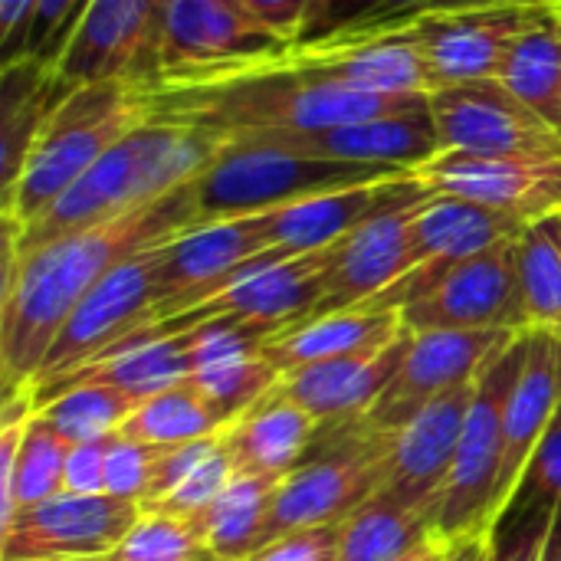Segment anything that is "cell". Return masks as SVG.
<instances>
[{
    "mask_svg": "<svg viewBox=\"0 0 561 561\" xmlns=\"http://www.w3.org/2000/svg\"><path fill=\"white\" fill-rule=\"evenodd\" d=\"M201 224L197 178L112 220L62 233L43 247L3 250L0 375L7 398L30 388L72 309L128 256Z\"/></svg>",
    "mask_w": 561,
    "mask_h": 561,
    "instance_id": "1",
    "label": "cell"
},
{
    "mask_svg": "<svg viewBox=\"0 0 561 561\" xmlns=\"http://www.w3.org/2000/svg\"><path fill=\"white\" fill-rule=\"evenodd\" d=\"M154 118L184 122L217 138L312 131L345 122H365L427 105V95H368L306 72L286 56L270 66L237 72L230 79L151 92Z\"/></svg>",
    "mask_w": 561,
    "mask_h": 561,
    "instance_id": "2",
    "label": "cell"
},
{
    "mask_svg": "<svg viewBox=\"0 0 561 561\" xmlns=\"http://www.w3.org/2000/svg\"><path fill=\"white\" fill-rule=\"evenodd\" d=\"M220 141L224 138L204 128L151 115L145 125L115 141L46 214H39L23 230H3V250L23 253L62 233L151 204L201 178Z\"/></svg>",
    "mask_w": 561,
    "mask_h": 561,
    "instance_id": "3",
    "label": "cell"
},
{
    "mask_svg": "<svg viewBox=\"0 0 561 561\" xmlns=\"http://www.w3.org/2000/svg\"><path fill=\"white\" fill-rule=\"evenodd\" d=\"M154 115L151 92L131 79L76 85L30 148L3 191V230H23L46 214L115 141Z\"/></svg>",
    "mask_w": 561,
    "mask_h": 561,
    "instance_id": "4",
    "label": "cell"
},
{
    "mask_svg": "<svg viewBox=\"0 0 561 561\" xmlns=\"http://www.w3.org/2000/svg\"><path fill=\"white\" fill-rule=\"evenodd\" d=\"M296 43L256 20L240 0H164L145 89H194L279 62Z\"/></svg>",
    "mask_w": 561,
    "mask_h": 561,
    "instance_id": "5",
    "label": "cell"
},
{
    "mask_svg": "<svg viewBox=\"0 0 561 561\" xmlns=\"http://www.w3.org/2000/svg\"><path fill=\"white\" fill-rule=\"evenodd\" d=\"M394 174L411 171L306 158L260 138H224L214 161L197 178V214L201 224L260 214L312 194L381 181Z\"/></svg>",
    "mask_w": 561,
    "mask_h": 561,
    "instance_id": "6",
    "label": "cell"
},
{
    "mask_svg": "<svg viewBox=\"0 0 561 561\" xmlns=\"http://www.w3.org/2000/svg\"><path fill=\"white\" fill-rule=\"evenodd\" d=\"M329 450L309 457L302 467L276 483L260 549L299 529L342 526L362 510L388 480V431H371L365 421L332 424L319 431Z\"/></svg>",
    "mask_w": 561,
    "mask_h": 561,
    "instance_id": "7",
    "label": "cell"
},
{
    "mask_svg": "<svg viewBox=\"0 0 561 561\" xmlns=\"http://www.w3.org/2000/svg\"><path fill=\"white\" fill-rule=\"evenodd\" d=\"M523 358H526V332L477 381V398L467 414L460 447L444 480L437 500V519H434V529L457 546L490 536L486 519L496 496V477L503 460V417Z\"/></svg>",
    "mask_w": 561,
    "mask_h": 561,
    "instance_id": "8",
    "label": "cell"
},
{
    "mask_svg": "<svg viewBox=\"0 0 561 561\" xmlns=\"http://www.w3.org/2000/svg\"><path fill=\"white\" fill-rule=\"evenodd\" d=\"M408 332H526L519 237L450 266L421 299L401 309Z\"/></svg>",
    "mask_w": 561,
    "mask_h": 561,
    "instance_id": "9",
    "label": "cell"
},
{
    "mask_svg": "<svg viewBox=\"0 0 561 561\" xmlns=\"http://www.w3.org/2000/svg\"><path fill=\"white\" fill-rule=\"evenodd\" d=\"M270 250L263 210L194 224L174 240L161 243L154 250V322L214 299L240 276L250 260Z\"/></svg>",
    "mask_w": 561,
    "mask_h": 561,
    "instance_id": "10",
    "label": "cell"
},
{
    "mask_svg": "<svg viewBox=\"0 0 561 561\" xmlns=\"http://www.w3.org/2000/svg\"><path fill=\"white\" fill-rule=\"evenodd\" d=\"M154 250L135 253L125 263H118L66 319L59 329L43 371L30 388L53 385L59 378H69L92 362H99L108 348H115L122 339L138 332L141 325L154 322Z\"/></svg>",
    "mask_w": 561,
    "mask_h": 561,
    "instance_id": "11",
    "label": "cell"
},
{
    "mask_svg": "<svg viewBox=\"0 0 561 561\" xmlns=\"http://www.w3.org/2000/svg\"><path fill=\"white\" fill-rule=\"evenodd\" d=\"M523 332L486 329V332H411L408 352L375 401L362 417L371 431H398L424 404L477 381Z\"/></svg>",
    "mask_w": 561,
    "mask_h": 561,
    "instance_id": "12",
    "label": "cell"
},
{
    "mask_svg": "<svg viewBox=\"0 0 561 561\" xmlns=\"http://www.w3.org/2000/svg\"><path fill=\"white\" fill-rule=\"evenodd\" d=\"M440 151L561 161V131L510 95L496 79L444 85L431 95Z\"/></svg>",
    "mask_w": 561,
    "mask_h": 561,
    "instance_id": "13",
    "label": "cell"
},
{
    "mask_svg": "<svg viewBox=\"0 0 561 561\" xmlns=\"http://www.w3.org/2000/svg\"><path fill=\"white\" fill-rule=\"evenodd\" d=\"M145 516L141 503L59 493L20 510L0 529V561L105 559Z\"/></svg>",
    "mask_w": 561,
    "mask_h": 561,
    "instance_id": "14",
    "label": "cell"
},
{
    "mask_svg": "<svg viewBox=\"0 0 561 561\" xmlns=\"http://www.w3.org/2000/svg\"><path fill=\"white\" fill-rule=\"evenodd\" d=\"M546 7L549 3H470L417 16L411 30L431 76V92L496 79L506 46Z\"/></svg>",
    "mask_w": 561,
    "mask_h": 561,
    "instance_id": "15",
    "label": "cell"
},
{
    "mask_svg": "<svg viewBox=\"0 0 561 561\" xmlns=\"http://www.w3.org/2000/svg\"><path fill=\"white\" fill-rule=\"evenodd\" d=\"M526 230L523 220L483 207L477 201H463L454 194H431L417 217H414V250H417V266L398 279L391 289H385L378 299L358 306L371 312H401L414 299H421L450 266L503 243L513 240Z\"/></svg>",
    "mask_w": 561,
    "mask_h": 561,
    "instance_id": "16",
    "label": "cell"
},
{
    "mask_svg": "<svg viewBox=\"0 0 561 561\" xmlns=\"http://www.w3.org/2000/svg\"><path fill=\"white\" fill-rule=\"evenodd\" d=\"M164 0H85L76 30L56 56V76L76 89L85 82H148Z\"/></svg>",
    "mask_w": 561,
    "mask_h": 561,
    "instance_id": "17",
    "label": "cell"
},
{
    "mask_svg": "<svg viewBox=\"0 0 561 561\" xmlns=\"http://www.w3.org/2000/svg\"><path fill=\"white\" fill-rule=\"evenodd\" d=\"M411 174L434 194L477 201L526 227L561 214V161L440 151Z\"/></svg>",
    "mask_w": 561,
    "mask_h": 561,
    "instance_id": "18",
    "label": "cell"
},
{
    "mask_svg": "<svg viewBox=\"0 0 561 561\" xmlns=\"http://www.w3.org/2000/svg\"><path fill=\"white\" fill-rule=\"evenodd\" d=\"M559 385H561V339L549 332H526V358L513 394L506 401L503 417V460L496 477V496L490 506L486 529L490 536L500 533L503 519L516 506L533 460L559 417Z\"/></svg>",
    "mask_w": 561,
    "mask_h": 561,
    "instance_id": "19",
    "label": "cell"
},
{
    "mask_svg": "<svg viewBox=\"0 0 561 561\" xmlns=\"http://www.w3.org/2000/svg\"><path fill=\"white\" fill-rule=\"evenodd\" d=\"M424 201L388 207L335 243V260L325 279V293L309 319L358 309L378 299L385 289H391L417 266L414 217Z\"/></svg>",
    "mask_w": 561,
    "mask_h": 561,
    "instance_id": "20",
    "label": "cell"
},
{
    "mask_svg": "<svg viewBox=\"0 0 561 561\" xmlns=\"http://www.w3.org/2000/svg\"><path fill=\"white\" fill-rule=\"evenodd\" d=\"M477 381L424 404L408 424L391 431L388 480L378 490V496H388L414 510H434L437 519V500L454 467L460 434L477 398Z\"/></svg>",
    "mask_w": 561,
    "mask_h": 561,
    "instance_id": "21",
    "label": "cell"
},
{
    "mask_svg": "<svg viewBox=\"0 0 561 561\" xmlns=\"http://www.w3.org/2000/svg\"><path fill=\"white\" fill-rule=\"evenodd\" d=\"M335 260V243L309 253L270 250L250 260L240 276L214 299L194 306L207 316H237L247 322L283 329L309 319L325 293V279Z\"/></svg>",
    "mask_w": 561,
    "mask_h": 561,
    "instance_id": "22",
    "label": "cell"
},
{
    "mask_svg": "<svg viewBox=\"0 0 561 561\" xmlns=\"http://www.w3.org/2000/svg\"><path fill=\"white\" fill-rule=\"evenodd\" d=\"M240 138H260L286 151L306 154V158L378 164V168H398V171H414L427 164L434 154H440L431 99L424 108H414V112L345 122V125H329V128H312V131H276V135H240Z\"/></svg>",
    "mask_w": 561,
    "mask_h": 561,
    "instance_id": "23",
    "label": "cell"
},
{
    "mask_svg": "<svg viewBox=\"0 0 561 561\" xmlns=\"http://www.w3.org/2000/svg\"><path fill=\"white\" fill-rule=\"evenodd\" d=\"M434 191H427L414 174H394L381 181H365V184L312 194V197L273 207V210H263L266 240L273 250H286V253L322 250L348 237L355 227H362L375 214L398 207V204L424 201Z\"/></svg>",
    "mask_w": 561,
    "mask_h": 561,
    "instance_id": "24",
    "label": "cell"
},
{
    "mask_svg": "<svg viewBox=\"0 0 561 561\" xmlns=\"http://www.w3.org/2000/svg\"><path fill=\"white\" fill-rule=\"evenodd\" d=\"M286 62L368 95H431V76L411 23L319 46H293Z\"/></svg>",
    "mask_w": 561,
    "mask_h": 561,
    "instance_id": "25",
    "label": "cell"
},
{
    "mask_svg": "<svg viewBox=\"0 0 561 561\" xmlns=\"http://www.w3.org/2000/svg\"><path fill=\"white\" fill-rule=\"evenodd\" d=\"M408 342H411V332L404 329L398 339L378 348L289 371L270 391L309 411L322 427L362 421L391 385L408 352Z\"/></svg>",
    "mask_w": 561,
    "mask_h": 561,
    "instance_id": "26",
    "label": "cell"
},
{
    "mask_svg": "<svg viewBox=\"0 0 561 561\" xmlns=\"http://www.w3.org/2000/svg\"><path fill=\"white\" fill-rule=\"evenodd\" d=\"M319 431L322 424L309 411L266 391L250 411L220 431V440L237 473L283 480L309 460Z\"/></svg>",
    "mask_w": 561,
    "mask_h": 561,
    "instance_id": "27",
    "label": "cell"
},
{
    "mask_svg": "<svg viewBox=\"0 0 561 561\" xmlns=\"http://www.w3.org/2000/svg\"><path fill=\"white\" fill-rule=\"evenodd\" d=\"M404 332L401 312H371V309H345L316 319H299L276 329L263 342V358L283 375L299 371L316 362H332L345 355H358L378 348Z\"/></svg>",
    "mask_w": 561,
    "mask_h": 561,
    "instance_id": "28",
    "label": "cell"
},
{
    "mask_svg": "<svg viewBox=\"0 0 561 561\" xmlns=\"http://www.w3.org/2000/svg\"><path fill=\"white\" fill-rule=\"evenodd\" d=\"M72 89L56 76V66L39 56H13L0 76V181L3 191L16 181L30 148Z\"/></svg>",
    "mask_w": 561,
    "mask_h": 561,
    "instance_id": "29",
    "label": "cell"
},
{
    "mask_svg": "<svg viewBox=\"0 0 561 561\" xmlns=\"http://www.w3.org/2000/svg\"><path fill=\"white\" fill-rule=\"evenodd\" d=\"M496 82L561 131V3H549L506 46Z\"/></svg>",
    "mask_w": 561,
    "mask_h": 561,
    "instance_id": "30",
    "label": "cell"
},
{
    "mask_svg": "<svg viewBox=\"0 0 561 561\" xmlns=\"http://www.w3.org/2000/svg\"><path fill=\"white\" fill-rule=\"evenodd\" d=\"M279 480L240 473L201 516L191 519L201 546L220 561H247L263 539Z\"/></svg>",
    "mask_w": 561,
    "mask_h": 561,
    "instance_id": "31",
    "label": "cell"
},
{
    "mask_svg": "<svg viewBox=\"0 0 561 561\" xmlns=\"http://www.w3.org/2000/svg\"><path fill=\"white\" fill-rule=\"evenodd\" d=\"M224 427H230V417L187 378L141 401L118 434L148 447H174V444L217 437Z\"/></svg>",
    "mask_w": 561,
    "mask_h": 561,
    "instance_id": "32",
    "label": "cell"
},
{
    "mask_svg": "<svg viewBox=\"0 0 561 561\" xmlns=\"http://www.w3.org/2000/svg\"><path fill=\"white\" fill-rule=\"evenodd\" d=\"M434 533V510L371 496L342 523L339 561H401Z\"/></svg>",
    "mask_w": 561,
    "mask_h": 561,
    "instance_id": "33",
    "label": "cell"
},
{
    "mask_svg": "<svg viewBox=\"0 0 561 561\" xmlns=\"http://www.w3.org/2000/svg\"><path fill=\"white\" fill-rule=\"evenodd\" d=\"M463 7L457 0H309L296 46H319L365 33L398 30L424 13Z\"/></svg>",
    "mask_w": 561,
    "mask_h": 561,
    "instance_id": "34",
    "label": "cell"
},
{
    "mask_svg": "<svg viewBox=\"0 0 561 561\" xmlns=\"http://www.w3.org/2000/svg\"><path fill=\"white\" fill-rule=\"evenodd\" d=\"M519 289L526 332L561 339V233L556 217L529 224L519 233Z\"/></svg>",
    "mask_w": 561,
    "mask_h": 561,
    "instance_id": "35",
    "label": "cell"
},
{
    "mask_svg": "<svg viewBox=\"0 0 561 561\" xmlns=\"http://www.w3.org/2000/svg\"><path fill=\"white\" fill-rule=\"evenodd\" d=\"M138 404L141 401H135L122 388L102 381H82L39 404L36 417L46 421L69 444H95L115 437Z\"/></svg>",
    "mask_w": 561,
    "mask_h": 561,
    "instance_id": "36",
    "label": "cell"
},
{
    "mask_svg": "<svg viewBox=\"0 0 561 561\" xmlns=\"http://www.w3.org/2000/svg\"><path fill=\"white\" fill-rule=\"evenodd\" d=\"M72 444L59 437L46 421L30 417L20 447H16V463H13V486L10 496L0 503V529L20 513L36 503H46L59 493H66V460H69Z\"/></svg>",
    "mask_w": 561,
    "mask_h": 561,
    "instance_id": "37",
    "label": "cell"
},
{
    "mask_svg": "<svg viewBox=\"0 0 561 561\" xmlns=\"http://www.w3.org/2000/svg\"><path fill=\"white\" fill-rule=\"evenodd\" d=\"M191 381L233 424L243 411H250L279 381V371L263 358V352H247V355H233V358H224L217 365H207V368L194 371Z\"/></svg>",
    "mask_w": 561,
    "mask_h": 561,
    "instance_id": "38",
    "label": "cell"
},
{
    "mask_svg": "<svg viewBox=\"0 0 561 561\" xmlns=\"http://www.w3.org/2000/svg\"><path fill=\"white\" fill-rule=\"evenodd\" d=\"M204 552L187 519L145 513L108 561H197Z\"/></svg>",
    "mask_w": 561,
    "mask_h": 561,
    "instance_id": "39",
    "label": "cell"
},
{
    "mask_svg": "<svg viewBox=\"0 0 561 561\" xmlns=\"http://www.w3.org/2000/svg\"><path fill=\"white\" fill-rule=\"evenodd\" d=\"M240 473H237V467H233V460H230V454H227V447H224V440H217V447L158 503V506H151L148 513H164V516H174V519H194V516H201L233 480H237Z\"/></svg>",
    "mask_w": 561,
    "mask_h": 561,
    "instance_id": "40",
    "label": "cell"
},
{
    "mask_svg": "<svg viewBox=\"0 0 561 561\" xmlns=\"http://www.w3.org/2000/svg\"><path fill=\"white\" fill-rule=\"evenodd\" d=\"M151 463H154V447L115 434L105 454V496L145 503L151 483Z\"/></svg>",
    "mask_w": 561,
    "mask_h": 561,
    "instance_id": "41",
    "label": "cell"
},
{
    "mask_svg": "<svg viewBox=\"0 0 561 561\" xmlns=\"http://www.w3.org/2000/svg\"><path fill=\"white\" fill-rule=\"evenodd\" d=\"M82 7H85V0H36L33 20H30V30H26V43H23V53L56 62V56L62 53L69 33L79 23Z\"/></svg>",
    "mask_w": 561,
    "mask_h": 561,
    "instance_id": "42",
    "label": "cell"
},
{
    "mask_svg": "<svg viewBox=\"0 0 561 561\" xmlns=\"http://www.w3.org/2000/svg\"><path fill=\"white\" fill-rule=\"evenodd\" d=\"M339 549H342V526H316L266 542L247 561H339Z\"/></svg>",
    "mask_w": 561,
    "mask_h": 561,
    "instance_id": "43",
    "label": "cell"
},
{
    "mask_svg": "<svg viewBox=\"0 0 561 561\" xmlns=\"http://www.w3.org/2000/svg\"><path fill=\"white\" fill-rule=\"evenodd\" d=\"M556 526H559V513L539 506V513H533L519 533L493 552V561H549L552 559V542H556Z\"/></svg>",
    "mask_w": 561,
    "mask_h": 561,
    "instance_id": "44",
    "label": "cell"
},
{
    "mask_svg": "<svg viewBox=\"0 0 561 561\" xmlns=\"http://www.w3.org/2000/svg\"><path fill=\"white\" fill-rule=\"evenodd\" d=\"M526 486L533 490V500L546 510L561 513V421H556L533 460Z\"/></svg>",
    "mask_w": 561,
    "mask_h": 561,
    "instance_id": "45",
    "label": "cell"
},
{
    "mask_svg": "<svg viewBox=\"0 0 561 561\" xmlns=\"http://www.w3.org/2000/svg\"><path fill=\"white\" fill-rule=\"evenodd\" d=\"M108 440L72 444L69 460H66V493L105 496V454H108Z\"/></svg>",
    "mask_w": 561,
    "mask_h": 561,
    "instance_id": "46",
    "label": "cell"
},
{
    "mask_svg": "<svg viewBox=\"0 0 561 561\" xmlns=\"http://www.w3.org/2000/svg\"><path fill=\"white\" fill-rule=\"evenodd\" d=\"M256 20H263L266 26H273L276 33H283L286 39L296 43L299 26L306 20L309 0H240Z\"/></svg>",
    "mask_w": 561,
    "mask_h": 561,
    "instance_id": "47",
    "label": "cell"
},
{
    "mask_svg": "<svg viewBox=\"0 0 561 561\" xmlns=\"http://www.w3.org/2000/svg\"><path fill=\"white\" fill-rule=\"evenodd\" d=\"M33 10H36V0H0V46L7 59L23 53Z\"/></svg>",
    "mask_w": 561,
    "mask_h": 561,
    "instance_id": "48",
    "label": "cell"
},
{
    "mask_svg": "<svg viewBox=\"0 0 561 561\" xmlns=\"http://www.w3.org/2000/svg\"><path fill=\"white\" fill-rule=\"evenodd\" d=\"M460 549H463V546L450 542L447 536H440V533L434 529L414 552H408L401 561H454V556H457Z\"/></svg>",
    "mask_w": 561,
    "mask_h": 561,
    "instance_id": "49",
    "label": "cell"
},
{
    "mask_svg": "<svg viewBox=\"0 0 561 561\" xmlns=\"http://www.w3.org/2000/svg\"><path fill=\"white\" fill-rule=\"evenodd\" d=\"M493 552H496V539L483 536V539L467 542V546L454 556V561H493Z\"/></svg>",
    "mask_w": 561,
    "mask_h": 561,
    "instance_id": "50",
    "label": "cell"
},
{
    "mask_svg": "<svg viewBox=\"0 0 561 561\" xmlns=\"http://www.w3.org/2000/svg\"><path fill=\"white\" fill-rule=\"evenodd\" d=\"M457 3L470 7V3H542V0H457Z\"/></svg>",
    "mask_w": 561,
    "mask_h": 561,
    "instance_id": "51",
    "label": "cell"
},
{
    "mask_svg": "<svg viewBox=\"0 0 561 561\" xmlns=\"http://www.w3.org/2000/svg\"><path fill=\"white\" fill-rule=\"evenodd\" d=\"M30 561H108V556H105V559H30Z\"/></svg>",
    "mask_w": 561,
    "mask_h": 561,
    "instance_id": "52",
    "label": "cell"
},
{
    "mask_svg": "<svg viewBox=\"0 0 561 561\" xmlns=\"http://www.w3.org/2000/svg\"><path fill=\"white\" fill-rule=\"evenodd\" d=\"M197 561H220V559H214L210 552H204V556H201V559H197Z\"/></svg>",
    "mask_w": 561,
    "mask_h": 561,
    "instance_id": "53",
    "label": "cell"
},
{
    "mask_svg": "<svg viewBox=\"0 0 561 561\" xmlns=\"http://www.w3.org/2000/svg\"><path fill=\"white\" fill-rule=\"evenodd\" d=\"M556 421H561V385H559V417Z\"/></svg>",
    "mask_w": 561,
    "mask_h": 561,
    "instance_id": "54",
    "label": "cell"
},
{
    "mask_svg": "<svg viewBox=\"0 0 561 561\" xmlns=\"http://www.w3.org/2000/svg\"><path fill=\"white\" fill-rule=\"evenodd\" d=\"M542 3H561V0H542Z\"/></svg>",
    "mask_w": 561,
    "mask_h": 561,
    "instance_id": "55",
    "label": "cell"
},
{
    "mask_svg": "<svg viewBox=\"0 0 561 561\" xmlns=\"http://www.w3.org/2000/svg\"><path fill=\"white\" fill-rule=\"evenodd\" d=\"M556 220H559V233H561V214H559V217H556Z\"/></svg>",
    "mask_w": 561,
    "mask_h": 561,
    "instance_id": "56",
    "label": "cell"
}]
</instances>
